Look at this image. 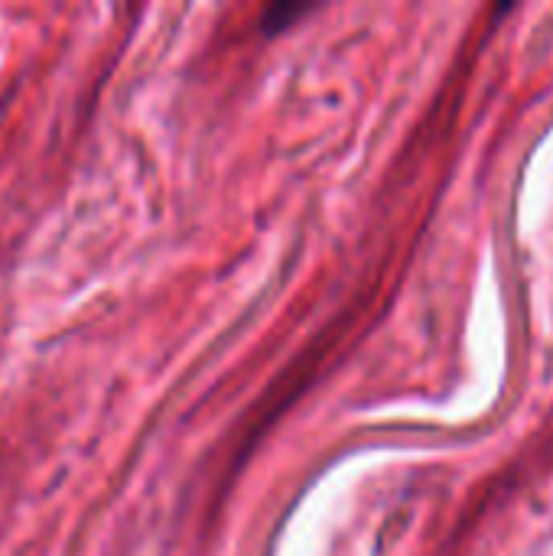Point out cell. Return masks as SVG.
<instances>
[{"label": "cell", "mask_w": 553, "mask_h": 556, "mask_svg": "<svg viewBox=\"0 0 553 556\" xmlns=\"http://www.w3.org/2000/svg\"><path fill=\"white\" fill-rule=\"evenodd\" d=\"M313 7L310 3H274V7H267L264 10V16H261V33L264 36H277V33H284V29H290L300 16H306Z\"/></svg>", "instance_id": "6da1fadb"}]
</instances>
